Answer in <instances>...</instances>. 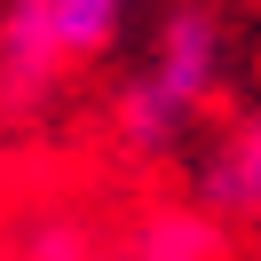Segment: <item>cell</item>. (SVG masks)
Instances as JSON below:
<instances>
[{"label": "cell", "mask_w": 261, "mask_h": 261, "mask_svg": "<svg viewBox=\"0 0 261 261\" xmlns=\"http://www.w3.org/2000/svg\"><path fill=\"white\" fill-rule=\"evenodd\" d=\"M222 95V24H214V8H198V0H182V8H166L159 40H150V64L127 80V95H119V143L135 150V159H166V150L182 143V127H190L206 103Z\"/></svg>", "instance_id": "cell-1"}, {"label": "cell", "mask_w": 261, "mask_h": 261, "mask_svg": "<svg viewBox=\"0 0 261 261\" xmlns=\"http://www.w3.org/2000/svg\"><path fill=\"white\" fill-rule=\"evenodd\" d=\"M198 198H206V214H229V222H253L261 214V111H245L214 143L206 174H198Z\"/></svg>", "instance_id": "cell-2"}, {"label": "cell", "mask_w": 261, "mask_h": 261, "mask_svg": "<svg viewBox=\"0 0 261 261\" xmlns=\"http://www.w3.org/2000/svg\"><path fill=\"white\" fill-rule=\"evenodd\" d=\"M127 8L135 0H40V32H48L56 64H103V56L127 40Z\"/></svg>", "instance_id": "cell-3"}, {"label": "cell", "mask_w": 261, "mask_h": 261, "mask_svg": "<svg viewBox=\"0 0 261 261\" xmlns=\"http://www.w3.org/2000/svg\"><path fill=\"white\" fill-rule=\"evenodd\" d=\"M222 229L214 214H150L143 222V261H214Z\"/></svg>", "instance_id": "cell-4"}]
</instances>
